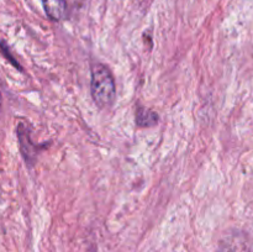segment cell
I'll return each mask as SVG.
<instances>
[{"instance_id":"obj_1","label":"cell","mask_w":253,"mask_h":252,"mask_svg":"<svg viewBox=\"0 0 253 252\" xmlns=\"http://www.w3.org/2000/svg\"><path fill=\"white\" fill-rule=\"evenodd\" d=\"M90 91L98 108H110L115 101V81L110 69L104 64L96 63L91 67Z\"/></svg>"},{"instance_id":"obj_2","label":"cell","mask_w":253,"mask_h":252,"mask_svg":"<svg viewBox=\"0 0 253 252\" xmlns=\"http://www.w3.org/2000/svg\"><path fill=\"white\" fill-rule=\"evenodd\" d=\"M17 140L20 145V152L24 157L25 162L29 167H34L37 161V155L44 146H39L37 143L32 142L31 127L25 121H20L16 127Z\"/></svg>"},{"instance_id":"obj_3","label":"cell","mask_w":253,"mask_h":252,"mask_svg":"<svg viewBox=\"0 0 253 252\" xmlns=\"http://www.w3.org/2000/svg\"><path fill=\"white\" fill-rule=\"evenodd\" d=\"M44 12L53 21L63 20L66 16L67 4L66 0H41Z\"/></svg>"},{"instance_id":"obj_4","label":"cell","mask_w":253,"mask_h":252,"mask_svg":"<svg viewBox=\"0 0 253 252\" xmlns=\"http://www.w3.org/2000/svg\"><path fill=\"white\" fill-rule=\"evenodd\" d=\"M136 124L141 127H151L158 124V114L151 109L138 106L136 109Z\"/></svg>"},{"instance_id":"obj_5","label":"cell","mask_w":253,"mask_h":252,"mask_svg":"<svg viewBox=\"0 0 253 252\" xmlns=\"http://www.w3.org/2000/svg\"><path fill=\"white\" fill-rule=\"evenodd\" d=\"M219 252H250V247L244 237L232 236L222 244Z\"/></svg>"},{"instance_id":"obj_6","label":"cell","mask_w":253,"mask_h":252,"mask_svg":"<svg viewBox=\"0 0 253 252\" xmlns=\"http://www.w3.org/2000/svg\"><path fill=\"white\" fill-rule=\"evenodd\" d=\"M0 52H1V53L4 54V56H5V58H6L7 61H9L10 63H11L12 66L15 67V68H17V69H20V71H22V68H21V64H20L19 62H17L16 59L14 58V56H12V54H11V52H10V48H9V46H7V44H6V42H5V41H2V40H0Z\"/></svg>"},{"instance_id":"obj_7","label":"cell","mask_w":253,"mask_h":252,"mask_svg":"<svg viewBox=\"0 0 253 252\" xmlns=\"http://www.w3.org/2000/svg\"><path fill=\"white\" fill-rule=\"evenodd\" d=\"M1 100H2V99H1V93H0V106H1Z\"/></svg>"}]
</instances>
